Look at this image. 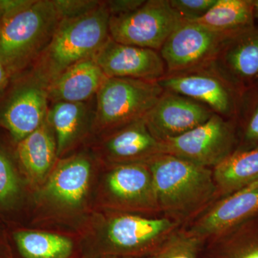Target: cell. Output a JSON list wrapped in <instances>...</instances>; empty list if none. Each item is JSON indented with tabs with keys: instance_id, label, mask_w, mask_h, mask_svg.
I'll return each instance as SVG.
<instances>
[{
	"instance_id": "1",
	"label": "cell",
	"mask_w": 258,
	"mask_h": 258,
	"mask_svg": "<svg viewBox=\"0 0 258 258\" xmlns=\"http://www.w3.org/2000/svg\"><path fill=\"white\" fill-rule=\"evenodd\" d=\"M152 174L158 208L179 223L218 198L212 169L167 154L145 161Z\"/></svg>"
},
{
	"instance_id": "2",
	"label": "cell",
	"mask_w": 258,
	"mask_h": 258,
	"mask_svg": "<svg viewBox=\"0 0 258 258\" xmlns=\"http://www.w3.org/2000/svg\"><path fill=\"white\" fill-rule=\"evenodd\" d=\"M110 17L103 2L83 16L61 20L50 43L35 61L32 76L48 86L66 70L93 57L110 37Z\"/></svg>"
},
{
	"instance_id": "3",
	"label": "cell",
	"mask_w": 258,
	"mask_h": 258,
	"mask_svg": "<svg viewBox=\"0 0 258 258\" xmlns=\"http://www.w3.org/2000/svg\"><path fill=\"white\" fill-rule=\"evenodd\" d=\"M60 21L52 0H35L28 9L3 19L0 62L8 73L36 61L50 43Z\"/></svg>"
},
{
	"instance_id": "4",
	"label": "cell",
	"mask_w": 258,
	"mask_h": 258,
	"mask_svg": "<svg viewBox=\"0 0 258 258\" xmlns=\"http://www.w3.org/2000/svg\"><path fill=\"white\" fill-rule=\"evenodd\" d=\"M164 91L157 81L107 78L96 94L97 122L102 127L122 126L144 118Z\"/></svg>"
},
{
	"instance_id": "5",
	"label": "cell",
	"mask_w": 258,
	"mask_h": 258,
	"mask_svg": "<svg viewBox=\"0 0 258 258\" xmlns=\"http://www.w3.org/2000/svg\"><path fill=\"white\" fill-rule=\"evenodd\" d=\"M235 120L214 113L203 124L161 142V154H170L213 169L237 148Z\"/></svg>"
},
{
	"instance_id": "6",
	"label": "cell",
	"mask_w": 258,
	"mask_h": 258,
	"mask_svg": "<svg viewBox=\"0 0 258 258\" xmlns=\"http://www.w3.org/2000/svg\"><path fill=\"white\" fill-rule=\"evenodd\" d=\"M184 21L169 0H148L132 13L110 17L109 35L119 43L159 52L168 37Z\"/></svg>"
},
{
	"instance_id": "7",
	"label": "cell",
	"mask_w": 258,
	"mask_h": 258,
	"mask_svg": "<svg viewBox=\"0 0 258 258\" xmlns=\"http://www.w3.org/2000/svg\"><path fill=\"white\" fill-rule=\"evenodd\" d=\"M158 83L208 107L214 113L235 119L240 93L211 64L181 74L165 75Z\"/></svg>"
},
{
	"instance_id": "8",
	"label": "cell",
	"mask_w": 258,
	"mask_h": 258,
	"mask_svg": "<svg viewBox=\"0 0 258 258\" xmlns=\"http://www.w3.org/2000/svg\"><path fill=\"white\" fill-rule=\"evenodd\" d=\"M230 37L194 22H183L159 50L165 64L166 75L181 74L209 66Z\"/></svg>"
},
{
	"instance_id": "9",
	"label": "cell",
	"mask_w": 258,
	"mask_h": 258,
	"mask_svg": "<svg viewBox=\"0 0 258 258\" xmlns=\"http://www.w3.org/2000/svg\"><path fill=\"white\" fill-rule=\"evenodd\" d=\"M214 203L194 222L190 233L201 240L225 235L258 215V179Z\"/></svg>"
},
{
	"instance_id": "10",
	"label": "cell",
	"mask_w": 258,
	"mask_h": 258,
	"mask_svg": "<svg viewBox=\"0 0 258 258\" xmlns=\"http://www.w3.org/2000/svg\"><path fill=\"white\" fill-rule=\"evenodd\" d=\"M93 58L108 78L157 81L166 74L159 51L124 45L111 37Z\"/></svg>"
},
{
	"instance_id": "11",
	"label": "cell",
	"mask_w": 258,
	"mask_h": 258,
	"mask_svg": "<svg viewBox=\"0 0 258 258\" xmlns=\"http://www.w3.org/2000/svg\"><path fill=\"white\" fill-rule=\"evenodd\" d=\"M213 114L205 105L164 90L144 119L153 135L161 142L179 137L203 124Z\"/></svg>"
},
{
	"instance_id": "12",
	"label": "cell",
	"mask_w": 258,
	"mask_h": 258,
	"mask_svg": "<svg viewBox=\"0 0 258 258\" xmlns=\"http://www.w3.org/2000/svg\"><path fill=\"white\" fill-rule=\"evenodd\" d=\"M47 85L32 76L13 93L0 115V120L20 142L46 119Z\"/></svg>"
},
{
	"instance_id": "13",
	"label": "cell",
	"mask_w": 258,
	"mask_h": 258,
	"mask_svg": "<svg viewBox=\"0 0 258 258\" xmlns=\"http://www.w3.org/2000/svg\"><path fill=\"white\" fill-rule=\"evenodd\" d=\"M177 222L166 217L148 218L124 215L112 219L106 230L108 242L117 250H156L177 229Z\"/></svg>"
},
{
	"instance_id": "14",
	"label": "cell",
	"mask_w": 258,
	"mask_h": 258,
	"mask_svg": "<svg viewBox=\"0 0 258 258\" xmlns=\"http://www.w3.org/2000/svg\"><path fill=\"white\" fill-rule=\"evenodd\" d=\"M211 64L240 93L258 81V26L227 38Z\"/></svg>"
},
{
	"instance_id": "15",
	"label": "cell",
	"mask_w": 258,
	"mask_h": 258,
	"mask_svg": "<svg viewBox=\"0 0 258 258\" xmlns=\"http://www.w3.org/2000/svg\"><path fill=\"white\" fill-rule=\"evenodd\" d=\"M106 184L117 203L147 211H159L152 174L145 162L117 166L108 174Z\"/></svg>"
},
{
	"instance_id": "16",
	"label": "cell",
	"mask_w": 258,
	"mask_h": 258,
	"mask_svg": "<svg viewBox=\"0 0 258 258\" xmlns=\"http://www.w3.org/2000/svg\"><path fill=\"white\" fill-rule=\"evenodd\" d=\"M96 61H80L66 70L47 86L49 101L86 103L97 94L107 79Z\"/></svg>"
},
{
	"instance_id": "17",
	"label": "cell",
	"mask_w": 258,
	"mask_h": 258,
	"mask_svg": "<svg viewBox=\"0 0 258 258\" xmlns=\"http://www.w3.org/2000/svg\"><path fill=\"white\" fill-rule=\"evenodd\" d=\"M91 169V162L84 156H75L62 161L49 179L47 195L62 206H79L87 194Z\"/></svg>"
},
{
	"instance_id": "18",
	"label": "cell",
	"mask_w": 258,
	"mask_h": 258,
	"mask_svg": "<svg viewBox=\"0 0 258 258\" xmlns=\"http://www.w3.org/2000/svg\"><path fill=\"white\" fill-rule=\"evenodd\" d=\"M106 149L110 155L119 160L142 159L145 162L161 154V142L148 128L144 118L123 125V128L107 141Z\"/></svg>"
},
{
	"instance_id": "19",
	"label": "cell",
	"mask_w": 258,
	"mask_h": 258,
	"mask_svg": "<svg viewBox=\"0 0 258 258\" xmlns=\"http://www.w3.org/2000/svg\"><path fill=\"white\" fill-rule=\"evenodd\" d=\"M18 143L19 160L27 174L35 181L43 179L57 155L55 134L47 118Z\"/></svg>"
},
{
	"instance_id": "20",
	"label": "cell",
	"mask_w": 258,
	"mask_h": 258,
	"mask_svg": "<svg viewBox=\"0 0 258 258\" xmlns=\"http://www.w3.org/2000/svg\"><path fill=\"white\" fill-rule=\"evenodd\" d=\"M212 171L220 198L247 186L258 179V146L236 151Z\"/></svg>"
},
{
	"instance_id": "21",
	"label": "cell",
	"mask_w": 258,
	"mask_h": 258,
	"mask_svg": "<svg viewBox=\"0 0 258 258\" xmlns=\"http://www.w3.org/2000/svg\"><path fill=\"white\" fill-rule=\"evenodd\" d=\"M191 22L232 36L255 26L253 0H217L206 14Z\"/></svg>"
},
{
	"instance_id": "22",
	"label": "cell",
	"mask_w": 258,
	"mask_h": 258,
	"mask_svg": "<svg viewBox=\"0 0 258 258\" xmlns=\"http://www.w3.org/2000/svg\"><path fill=\"white\" fill-rule=\"evenodd\" d=\"M86 103L56 102L49 108L47 120L53 129L57 145V155L71 147L87 119Z\"/></svg>"
},
{
	"instance_id": "23",
	"label": "cell",
	"mask_w": 258,
	"mask_h": 258,
	"mask_svg": "<svg viewBox=\"0 0 258 258\" xmlns=\"http://www.w3.org/2000/svg\"><path fill=\"white\" fill-rule=\"evenodd\" d=\"M15 240L25 258H69L73 242L68 237L35 231H19Z\"/></svg>"
},
{
	"instance_id": "24",
	"label": "cell",
	"mask_w": 258,
	"mask_h": 258,
	"mask_svg": "<svg viewBox=\"0 0 258 258\" xmlns=\"http://www.w3.org/2000/svg\"><path fill=\"white\" fill-rule=\"evenodd\" d=\"M234 120L238 141L236 151L248 150L257 147L258 81L241 92Z\"/></svg>"
},
{
	"instance_id": "25",
	"label": "cell",
	"mask_w": 258,
	"mask_h": 258,
	"mask_svg": "<svg viewBox=\"0 0 258 258\" xmlns=\"http://www.w3.org/2000/svg\"><path fill=\"white\" fill-rule=\"evenodd\" d=\"M215 239L217 258H258V215Z\"/></svg>"
},
{
	"instance_id": "26",
	"label": "cell",
	"mask_w": 258,
	"mask_h": 258,
	"mask_svg": "<svg viewBox=\"0 0 258 258\" xmlns=\"http://www.w3.org/2000/svg\"><path fill=\"white\" fill-rule=\"evenodd\" d=\"M203 240L187 230L176 229L155 251L152 258H198Z\"/></svg>"
},
{
	"instance_id": "27",
	"label": "cell",
	"mask_w": 258,
	"mask_h": 258,
	"mask_svg": "<svg viewBox=\"0 0 258 258\" xmlns=\"http://www.w3.org/2000/svg\"><path fill=\"white\" fill-rule=\"evenodd\" d=\"M20 192L18 176L9 158L0 150V205L14 200Z\"/></svg>"
},
{
	"instance_id": "28",
	"label": "cell",
	"mask_w": 258,
	"mask_h": 258,
	"mask_svg": "<svg viewBox=\"0 0 258 258\" xmlns=\"http://www.w3.org/2000/svg\"><path fill=\"white\" fill-rule=\"evenodd\" d=\"M217 0H169L171 6L185 21H195L211 9Z\"/></svg>"
},
{
	"instance_id": "29",
	"label": "cell",
	"mask_w": 258,
	"mask_h": 258,
	"mask_svg": "<svg viewBox=\"0 0 258 258\" xmlns=\"http://www.w3.org/2000/svg\"><path fill=\"white\" fill-rule=\"evenodd\" d=\"M61 20L79 18L102 4L96 0H52Z\"/></svg>"
},
{
	"instance_id": "30",
	"label": "cell",
	"mask_w": 258,
	"mask_h": 258,
	"mask_svg": "<svg viewBox=\"0 0 258 258\" xmlns=\"http://www.w3.org/2000/svg\"><path fill=\"white\" fill-rule=\"evenodd\" d=\"M145 3V0H111L105 4L111 16H120L132 13Z\"/></svg>"
},
{
	"instance_id": "31",
	"label": "cell",
	"mask_w": 258,
	"mask_h": 258,
	"mask_svg": "<svg viewBox=\"0 0 258 258\" xmlns=\"http://www.w3.org/2000/svg\"><path fill=\"white\" fill-rule=\"evenodd\" d=\"M35 0H0V12L3 19L10 18L28 9Z\"/></svg>"
},
{
	"instance_id": "32",
	"label": "cell",
	"mask_w": 258,
	"mask_h": 258,
	"mask_svg": "<svg viewBox=\"0 0 258 258\" xmlns=\"http://www.w3.org/2000/svg\"><path fill=\"white\" fill-rule=\"evenodd\" d=\"M8 76H9V73L5 69V66L0 62V89H2L7 83Z\"/></svg>"
},
{
	"instance_id": "33",
	"label": "cell",
	"mask_w": 258,
	"mask_h": 258,
	"mask_svg": "<svg viewBox=\"0 0 258 258\" xmlns=\"http://www.w3.org/2000/svg\"><path fill=\"white\" fill-rule=\"evenodd\" d=\"M253 15L254 23L258 26V0H253Z\"/></svg>"
},
{
	"instance_id": "34",
	"label": "cell",
	"mask_w": 258,
	"mask_h": 258,
	"mask_svg": "<svg viewBox=\"0 0 258 258\" xmlns=\"http://www.w3.org/2000/svg\"><path fill=\"white\" fill-rule=\"evenodd\" d=\"M2 20H3V17H2L1 12H0V26H1Z\"/></svg>"
}]
</instances>
